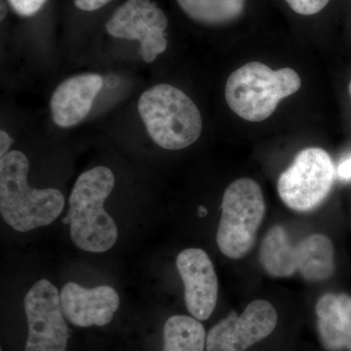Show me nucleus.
Here are the masks:
<instances>
[{
  "mask_svg": "<svg viewBox=\"0 0 351 351\" xmlns=\"http://www.w3.org/2000/svg\"><path fill=\"white\" fill-rule=\"evenodd\" d=\"M29 163L18 151L0 160V213L19 232L49 226L63 212L64 197L56 189H32L27 182Z\"/></svg>",
  "mask_w": 351,
  "mask_h": 351,
  "instance_id": "obj_1",
  "label": "nucleus"
},
{
  "mask_svg": "<svg viewBox=\"0 0 351 351\" xmlns=\"http://www.w3.org/2000/svg\"><path fill=\"white\" fill-rule=\"evenodd\" d=\"M112 171L98 166L76 180L69 199L71 237L77 248L92 253L112 249L119 237L117 223L104 209L114 188Z\"/></svg>",
  "mask_w": 351,
  "mask_h": 351,
  "instance_id": "obj_2",
  "label": "nucleus"
},
{
  "mask_svg": "<svg viewBox=\"0 0 351 351\" xmlns=\"http://www.w3.org/2000/svg\"><path fill=\"white\" fill-rule=\"evenodd\" d=\"M138 112L149 137L164 149H186L199 138L202 119L195 101L172 85L157 84L145 91Z\"/></svg>",
  "mask_w": 351,
  "mask_h": 351,
  "instance_id": "obj_3",
  "label": "nucleus"
},
{
  "mask_svg": "<svg viewBox=\"0 0 351 351\" xmlns=\"http://www.w3.org/2000/svg\"><path fill=\"white\" fill-rule=\"evenodd\" d=\"M301 86V77L293 69L274 71L260 62H251L228 77L226 101L241 119L261 122L271 117L280 101Z\"/></svg>",
  "mask_w": 351,
  "mask_h": 351,
  "instance_id": "obj_4",
  "label": "nucleus"
},
{
  "mask_svg": "<svg viewBox=\"0 0 351 351\" xmlns=\"http://www.w3.org/2000/svg\"><path fill=\"white\" fill-rule=\"evenodd\" d=\"M260 262L270 276L284 278L299 274L308 282H321L334 274V246L322 234H313L292 244L282 226H276L263 240Z\"/></svg>",
  "mask_w": 351,
  "mask_h": 351,
  "instance_id": "obj_5",
  "label": "nucleus"
},
{
  "mask_svg": "<svg viewBox=\"0 0 351 351\" xmlns=\"http://www.w3.org/2000/svg\"><path fill=\"white\" fill-rule=\"evenodd\" d=\"M265 213L263 191L249 178L228 186L221 202V217L217 230V244L226 257L239 260L255 244Z\"/></svg>",
  "mask_w": 351,
  "mask_h": 351,
  "instance_id": "obj_6",
  "label": "nucleus"
},
{
  "mask_svg": "<svg viewBox=\"0 0 351 351\" xmlns=\"http://www.w3.org/2000/svg\"><path fill=\"white\" fill-rule=\"evenodd\" d=\"M335 180L331 156L319 147H308L297 154L277 182L284 204L300 213L313 211L326 199Z\"/></svg>",
  "mask_w": 351,
  "mask_h": 351,
  "instance_id": "obj_7",
  "label": "nucleus"
},
{
  "mask_svg": "<svg viewBox=\"0 0 351 351\" xmlns=\"http://www.w3.org/2000/svg\"><path fill=\"white\" fill-rule=\"evenodd\" d=\"M27 332L25 351H66L69 330L58 289L41 279L25 297Z\"/></svg>",
  "mask_w": 351,
  "mask_h": 351,
  "instance_id": "obj_8",
  "label": "nucleus"
},
{
  "mask_svg": "<svg viewBox=\"0 0 351 351\" xmlns=\"http://www.w3.org/2000/svg\"><path fill=\"white\" fill-rule=\"evenodd\" d=\"M165 13L151 0H128L106 23L108 34L113 38L138 40L141 57L152 63L168 45Z\"/></svg>",
  "mask_w": 351,
  "mask_h": 351,
  "instance_id": "obj_9",
  "label": "nucleus"
},
{
  "mask_svg": "<svg viewBox=\"0 0 351 351\" xmlns=\"http://www.w3.org/2000/svg\"><path fill=\"white\" fill-rule=\"evenodd\" d=\"M277 324L278 314L269 302H252L239 315L232 311L210 329L206 351H248L269 338Z\"/></svg>",
  "mask_w": 351,
  "mask_h": 351,
  "instance_id": "obj_10",
  "label": "nucleus"
},
{
  "mask_svg": "<svg viewBox=\"0 0 351 351\" xmlns=\"http://www.w3.org/2000/svg\"><path fill=\"white\" fill-rule=\"evenodd\" d=\"M184 286V302L193 317L209 319L218 301V277L211 258L202 249L182 251L176 260Z\"/></svg>",
  "mask_w": 351,
  "mask_h": 351,
  "instance_id": "obj_11",
  "label": "nucleus"
},
{
  "mask_svg": "<svg viewBox=\"0 0 351 351\" xmlns=\"http://www.w3.org/2000/svg\"><path fill=\"white\" fill-rule=\"evenodd\" d=\"M60 298L66 319L83 328L106 326L112 322L120 304L117 291L106 285L87 289L69 282L62 289Z\"/></svg>",
  "mask_w": 351,
  "mask_h": 351,
  "instance_id": "obj_12",
  "label": "nucleus"
},
{
  "mask_svg": "<svg viewBox=\"0 0 351 351\" xmlns=\"http://www.w3.org/2000/svg\"><path fill=\"white\" fill-rule=\"evenodd\" d=\"M101 87L103 78L97 73H83L62 82L50 101L55 124L62 128H69L80 123L91 110Z\"/></svg>",
  "mask_w": 351,
  "mask_h": 351,
  "instance_id": "obj_13",
  "label": "nucleus"
},
{
  "mask_svg": "<svg viewBox=\"0 0 351 351\" xmlns=\"http://www.w3.org/2000/svg\"><path fill=\"white\" fill-rule=\"evenodd\" d=\"M316 331L327 351H351V295L327 293L315 306Z\"/></svg>",
  "mask_w": 351,
  "mask_h": 351,
  "instance_id": "obj_14",
  "label": "nucleus"
},
{
  "mask_svg": "<svg viewBox=\"0 0 351 351\" xmlns=\"http://www.w3.org/2000/svg\"><path fill=\"white\" fill-rule=\"evenodd\" d=\"M206 339L199 320L193 316H171L164 325L162 351H205Z\"/></svg>",
  "mask_w": 351,
  "mask_h": 351,
  "instance_id": "obj_15",
  "label": "nucleus"
},
{
  "mask_svg": "<svg viewBox=\"0 0 351 351\" xmlns=\"http://www.w3.org/2000/svg\"><path fill=\"white\" fill-rule=\"evenodd\" d=\"M246 0H177L191 19L201 24L218 25L239 19Z\"/></svg>",
  "mask_w": 351,
  "mask_h": 351,
  "instance_id": "obj_16",
  "label": "nucleus"
},
{
  "mask_svg": "<svg viewBox=\"0 0 351 351\" xmlns=\"http://www.w3.org/2000/svg\"><path fill=\"white\" fill-rule=\"evenodd\" d=\"M295 13L309 16L320 12L330 0H285Z\"/></svg>",
  "mask_w": 351,
  "mask_h": 351,
  "instance_id": "obj_17",
  "label": "nucleus"
},
{
  "mask_svg": "<svg viewBox=\"0 0 351 351\" xmlns=\"http://www.w3.org/2000/svg\"><path fill=\"white\" fill-rule=\"evenodd\" d=\"M9 4L18 15L32 17L43 8L47 0H8Z\"/></svg>",
  "mask_w": 351,
  "mask_h": 351,
  "instance_id": "obj_18",
  "label": "nucleus"
},
{
  "mask_svg": "<svg viewBox=\"0 0 351 351\" xmlns=\"http://www.w3.org/2000/svg\"><path fill=\"white\" fill-rule=\"evenodd\" d=\"M75 5L83 11H95L107 5L112 0H73Z\"/></svg>",
  "mask_w": 351,
  "mask_h": 351,
  "instance_id": "obj_19",
  "label": "nucleus"
},
{
  "mask_svg": "<svg viewBox=\"0 0 351 351\" xmlns=\"http://www.w3.org/2000/svg\"><path fill=\"white\" fill-rule=\"evenodd\" d=\"M13 138L7 134V132H0V156L3 158L8 154L9 149L13 144Z\"/></svg>",
  "mask_w": 351,
  "mask_h": 351,
  "instance_id": "obj_20",
  "label": "nucleus"
},
{
  "mask_svg": "<svg viewBox=\"0 0 351 351\" xmlns=\"http://www.w3.org/2000/svg\"><path fill=\"white\" fill-rule=\"evenodd\" d=\"M338 174L341 179L350 180L351 179V157L346 159L343 162L339 164L338 168Z\"/></svg>",
  "mask_w": 351,
  "mask_h": 351,
  "instance_id": "obj_21",
  "label": "nucleus"
},
{
  "mask_svg": "<svg viewBox=\"0 0 351 351\" xmlns=\"http://www.w3.org/2000/svg\"><path fill=\"white\" fill-rule=\"evenodd\" d=\"M0 8H1V14H0V19L4 20V18L6 17L7 15V6L6 4L4 3L3 0H1V5H0Z\"/></svg>",
  "mask_w": 351,
  "mask_h": 351,
  "instance_id": "obj_22",
  "label": "nucleus"
},
{
  "mask_svg": "<svg viewBox=\"0 0 351 351\" xmlns=\"http://www.w3.org/2000/svg\"><path fill=\"white\" fill-rule=\"evenodd\" d=\"M348 91H350V98H351V80H350V85H348Z\"/></svg>",
  "mask_w": 351,
  "mask_h": 351,
  "instance_id": "obj_23",
  "label": "nucleus"
},
{
  "mask_svg": "<svg viewBox=\"0 0 351 351\" xmlns=\"http://www.w3.org/2000/svg\"><path fill=\"white\" fill-rule=\"evenodd\" d=\"M2 351V350H1Z\"/></svg>",
  "mask_w": 351,
  "mask_h": 351,
  "instance_id": "obj_24",
  "label": "nucleus"
}]
</instances>
